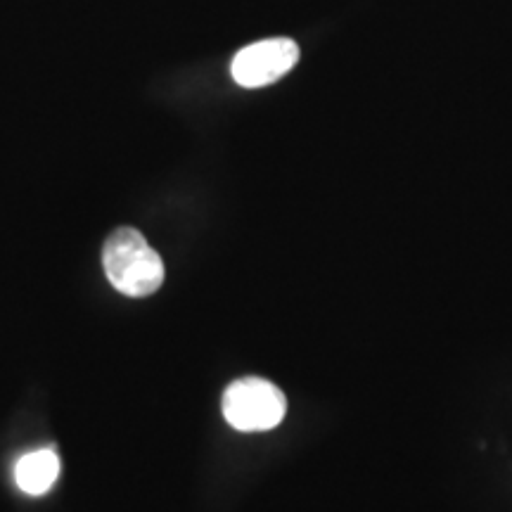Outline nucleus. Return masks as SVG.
Here are the masks:
<instances>
[{"label": "nucleus", "instance_id": "nucleus-2", "mask_svg": "<svg viewBox=\"0 0 512 512\" xmlns=\"http://www.w3.org/2000/svg\"><path fill=\"white\" fill-rule=\"evenodd\" d=\"M223 418L238 432H268L283 422L285 394L264 377H242L228 384L221 401Z\"/></svg>", "mask_w": 512, "mask_h": 512}, {"label": "nucleus", "instance_id": "nucleus-3", "mask_svg": "<svg viewBox=\"0 0 512 512\" xmlns=\"http://www.w3.org/2000/svg\"><path fill=\"white\" fill-rule=\"evenodd\" d=\"M299 60V46L292 38H268L252 43L233 57L230 74L242 88L271 86L290 72Z\"/></svg>", "mask_w": 512, "mask_h": 512}, {"label": "nucleus", "instance_id": "nucleus-4", "mask_svg": "<svg viewBox=\"0 0 512 512\" xmlns=\"http://www.w3.org/2000/svg\"><path fill=\"white\" fill-rule=\"evenodd\" d=\"M57 477H60V458H57L53 448L27 453L15 465V482L29 496L48 494Z\"/></svg>", "mask_w": 512, "mask_h": 512}, {"label": "nucleus", "instance_id": "nucleus-1", "mask_svg": "<svg viewBox=\"0 0 512 512\" xmlns=\"http://www.w3.org/2000/svg\"><path fill=\"white\" fill-rule=\"evenodd\" d=\"M112 287L126 297H150L164 283V261L136 228H117L102 249Z\"/></svg>", "mask_w": 512, "mask_h": 512}]
</instances>
